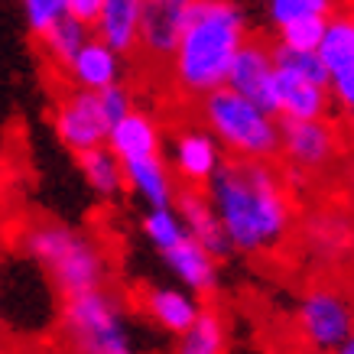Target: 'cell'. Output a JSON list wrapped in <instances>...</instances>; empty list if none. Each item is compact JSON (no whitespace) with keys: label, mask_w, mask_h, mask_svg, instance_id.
<instances>
[{"label":"cell","mask_w":354,"mask_h":354,"mask_svg":"<svg viewBox=\"0 0 354 354\" xmlns=\"http://www.w3.org/2000/svg\"><path fill=\"white\" fill-rule=\"evenodd\" d=\"M97 101H101V108H104V114H108L111 124H114L118 118H124V114L133 108V97H130V91L120 85V82L101 88V91H97Z\"/></svg>","instance_id":"obj_29"},{"label":"cell","mask_w":354,"mask_h":354,"mask_svg":"<svg viewBox=\"0 0 354 354\" xmlns=\"http://www.w3.org/2000/svg\"><path fill=\"white\" fill-rule=\"evenodd\" d=\"M143 234H147V241L162 254V250H169L172 244H179L189 231H185L176 205H160V208H150V212L143 215Z\"/></svg>","instance_id":"obj_24"},{"label":"cell","mask_w":354,"mask_h":354,"mask_svg":"<svg viewBox=\"0 0 354 354\" xmlns=\"http://www.w3.org/2000/svg\"><path fill=\"white\" fill-rule=\"evenodd\" d=\"M335 0H267V17L273 30L286 26L302 17H332Z\"/></svg>","instance_id":"obj_25"},{"label":"cell","mask_w":354,"mask_h":354,"mask_svg":"<svg viewBox=\"0 0 354 354\" xmlns=\"http://www.w3.org/2000/svg\"><path fill=\"white\" fill-rule=\"evenodd\" d=\"M325 20L328 17H302V20L286 23V26L277 30V43L290 46V49H309V53H315L319 43H322Z\"/></svg>","instance_id":"obj_26"},{"label":"cell","mask_w":354,"mask_h":354,"mask_svg":"<svg viewBox=\"0 0 354 354\" xmlns=\"http://www.w3.org/2000/svg\"><path fill=\"white\" fill-rule=\"evenodd\" d=\"M55 133L72 153L95 150L101 143H108L111 120L97 101V91H85V88H68L59 104H55Z\"/></svg>","instance_id":"obj_8"},{"label":"cell","mask_w":354,"mask_h":354,"mask_svg":"<svg viewBox=\"0 0 354 354\" xmlns=\"http://www.w3.org/2000/svg\"><path fill=\"white\" fill-rule=\"evenodd\" d=\"M225 162V150L205 127H183L169 143V169L185 189H205V183Z\"/></svg>","instance_id":"obj_10"},{"label":"cell","mask_w":354,"mask_h":354,"mask_svg":"<svg viewBox=\"0 0 354 354\" xmlns=\"http://www.w3.org/2000/svg\"><path fill=\"white\" fill-rule=\"evenodd\" d=\"M143 0H101V13L95 23V36L104 39L120 55H130L137 49V26Z\"/></svg>","instance_id":"obj_19"},{"label":"cell","mask_w":354,"mask_h":354,"mask_svg":"<svg viewBox=\"0 0 354 354\" xmlns=\"http://www.w3.org/2000/svg\"><path fill=\"white\" fill-rule=\"evenodd\" d=\"M140 309L160 325L162 332L179 335L195 322V315L202 312L198 296L189 290H176V286H150L140 292Z\"/></svg>","instance_id":"obj_17"},{"label":"cell","mask_w":354,"mask_h":354,"mask_svg":"<svg viewBox=\"0 0 354 354\" xmlns=\"http://www.w3.org/2000/svg\"><path fill=\"white\" fill-rule=\"evenodd\" d=\"M120 59H124V55H120L118 49H111L104 39L88 36L85 43H82V49L68 59V65H65L62 72H65V78H68L72 88L101 91V88L120 82V68H124Z\"/></svg>","instance_id":"obj_13"},{"label":"cell","mask_w":354,"mask_h":354,"mask_svg":"<svg viewBox=\"0 0 354 354\" xmlns=\"http://www.w3.org/2000/svg\"><path fill=\"white\" fill-rule=\"evenodd\" d=\"M296 338L312 354H332L354 332V292L342 283H315L292 312Z\"/></svg>","instance_id":"obj_6"},{"label":"cell","mask_w":354,"mask_h":354,"mask_svg":"<svg viewBox=\"0 0 354 354\" xmlns=\"http://www.w3.org/2000/svg\"><path fill=\"white\" fill-rule=\"evenodd\" d=\"M108 147L120 162L137 160V156H150V153L162 150V130L147 111L130 108L124 118H118L111 124Z\"/></svg>","instance_id":"obj_18"},{"label":"cell","mask_w":354,"mask_h":354,"mask_svg":"<svg viewBox=\"0 0 354 354\" xmlns=\"http://www.w3.org/2000/svg\"><path fill=\"white\" fill-rule=\"evenodd\" d=\"M124 183L147 208H160V205L176 202V176L169 169V160L162 153L150 156H137V160H124Z\"/></svg>","instance_id":"obj_16"},{"label":"cell","mask_w":354,"mask_h":354,"mask_svg":"<svg viewBox=\"0 0 354 354\" xmlns=\"http://www.w3.org/2000/svg\"><path fill=\"white\" fill-rule=\"evenodd\" d=\"M23 13L32 36H43L59 17H65V0H23Z\"/></svg>","instance_id":"obj_27"},{"label":"cell","mask_w":354,"mask_h":354,"mask_svg":"<svg viewBox=\"0 0 354 354\" xmlns=\"http://www.w3.org/2000/svg\"><path fill=\"white\" fill-rule=\"evenodd\" d=\"M315 53L328 68V75L344 65H354V13H332L325 20L322 43Z\"/></svg>","instance_id":"obj_22"},{"label":"cell","mask_w":354,"mask_h":354,"mask_svg":"<svg viewBox=\"0 0 354 354\" xmlns=\"http://www.w3.org/2000/svg\"><path fill=\"white\" fill-rule=\"evenodd\" d=\"M198 118L231 160H277L279 118L234 88L221 85L198 97Z\"/></svg>","instance_id":"obj_3"},{"label":"cell","mask_w":354,"mask_h":354,"mask_svg":"<svg viewBox=\"0 0 354 354\" xmlns=\"http://www.w3.org/2000/svg\"><path fill=\"white\" fill-rule=\"evenodd\" d=\"M332 354H354V332L348 335V338H344V342L338 344V348H335Z\"/></svg>","instance_id":"obj_32"},{"label":"cell","mask_w":354,"mask_h":354,"mask_svg":"<svg viewBox=\"0 0 354 354\" xmlns=\"http://www.w3.org/2000/svg\"><path fill=\"white\" fill-rule=\"evenodd\" d=\"M172 205H176V212H179V218H183L189 237H195L212 257L225 260L227 254H231L225 227H221V221H218L215 208H212V202H208L205 189H183V192H176V202Z\"/></svg>","instance_id":"obj_14"},{"label":"cell","mask_w":354,"mask_h":354,"mask_svg":"<svg viewBox=\"0 0 354 354\" xmlns=\"http://www.w3.org/2000/svg\"><path fill=\"white\" fill-rule=\"evenodd\" d=\"M344 176H348V192H351V198H354V143H351V150H348V166H344Z\"/></svg>","instance_id":"obj_31"},{"label":"cell","mask_w":354,"mask_h":354,"mask_svg":"<svg viewBox=\"0 0 354 354\" xmlns=\"http://www.w3.org/2000/svg\"><path fill=\"white\" fill-rule=\"evenodd\" d=\"M328 111H332V95L325 82H312L286 68L273 72V114L279 120L328 118Z\"/></svg>","instance_id":"obj_12"},{"label":"cell","mask_w":354,"mask_h":354,"mask_svg":"<svg viewBox=\"0 0 354 354\" xmlns=\"http://www.w3.org/2000/svg\"><path fill=\"white\" fill-rule=\"evenodd\" d=\"M328 95H332V104L354 118V65H344L328 75Z\"/></svg>","instance_id":"obj_28"},{"label":"cell","mask_w":354,"mask_h":354,"mask_svg":"<svg viewBox=\"0 0 354 354\" xmlns=\"http://www.w3.org/2000/svg\"><path fill=\"white\" fill-rule=\"evenodd\" d=\"M26 250L65 296L104 286L108 260L101 254V247L75 227L59 225V221L32 225L26 231Z\"/></svg>","instance_id":"obj_4"},{"label":"cell","mask_w":354,"mask_h":354,"mask_svg":"<svg viewBox=\"0 0 354 354\" xmlns=\"http://www.w3.org/2000/svg\"><path fill=\"white\" fill-rule=\"evenodd\" d=\"M62 335L72 354H140L127 309L108 286L65 296Z\"/></svg>","instance_id":"obj_5"},{"label":"cell","mask_w":354,"mask_h":354,"mask_svg":"<svg viewBox=\"0 0 354 354\" xmlns=\"http://www.w3.org/2000/svg\"><path fill=\"white\" fill-rule=\"evenodd\" d=\"M88 36H91V30H88L85 23L72 20V17L65 13V17H59V20L43 32V36H36V39H39V46H43L46 59H49L53 65H59V68H65L68 59L82 49V43H85Z\"/></svg>","instance_id":"obj_23"},{"label":"cell","mask_w":354,"mask_h":354,"mask_svg":"<svg viewBox=\"0 0 354 354\" xmlns=\"http://www.w3.org/2000/svg\"><path fill=\"white\" fill-rule=\"evenodd\" d=\"M273 72H277L273 43H263L257 36H247L244 46L237 49L231 68H227L225 85L234 88L237 95H244L273 111Z\"/></svg>","instance_id":"obj_11"},{"label":"cell","mask_w":354,"mask_h":354,"mask_svg":"<svg viewBox=\"0 0 354 354\" xmlns=\"http://www.w3.org/2000/svg\"><path fill=\"white\" fill-rule=\"evenodd\" d=\"M162 260L172 277L179 279V286H185L195 296H212L218 290V260L195 237L185 234L179 244L162 250Z\"/></svg>","instance_id":"obj_15"},{"label":"cell","mask_w":354,"mask_h":354,"mask_svg":"<svg viewBox=\"0 0 354 354\" xmlns=\"http://www.w3.org/2000/svg\"><path fill=\"white\" fill-rule=\"evenodd\" d=\"M172 354H227V325L218 309H205L195 315V322L179 332Z\"/></svg>","instance_id":"obj_21"},{"label":"cell","mask_w":354,"mask_h":354,"mask_svg":"<svg viewBox=\"0 0 354 354\" xmlns=\"http://www.w3.org/2000/svg\"><path fill=\"white\" fill-rule=\"evenodd\" d=\"M205 195L237 254L263 257L290 241L296 227V205L286 176L273 160H231L205 183Z\"/></svg>","instance_id":"obj_1"},{"label":"cell","mask_w":354,"mask_h":354,"mask_svg":"<svg viewBox=\"0 0 354 354\" xmlns=\"http://www.w3.org/2000/svg\"><path fill=\"white\" fill-rule=\"evenodd\" d=\"M78 156V169L85 176L88 189L97 195V198H104V202H114L127 183H124V162L111 153L108 143H101L95 150H85V153H75Z\"/></svg>","instance_id":"obj_20"},{"label":"cell","mask_w":354,"mask_h":354,"mask_svg":"<svg viewBox=\"0 0 354 354\" xmlns=\"http://www.w3.org/2000/svg\"><path fill=\"white\" fill-rule=\"evenodd\" d=\"M247 36L250 23L237 0H192L185 30L176 53L169 55L176 91L185 97H202L221 88Z\"/></svg>","instance_id":"obj_2"},{"label":"cell","mask_w":354,"mask_h":354,"mask_svg":"<svg viewBox=\"0 0 354 354\" xmlns=\"http://www.w3.org/2000/svg\"><path fill=\"white\" fill-rule=\"evenodd\" d=\"M342 130L328 118L279 120V153L286 179H315L342 160Z\"/></svg>","instance_id":"obj_7"},{"label":"cell","mask_w":354,"mask_h":354,"mask_svg":"<svg viewBox=\"0 0 354 354\" xmlns=\"http://www.w3.org/2000/svg\"><path fill=\"white\" fill-rule=\"evenodd\" d=\"M192 0H143L137 26V49L153 62H169L185 30Z\"/></svg>","instance_id":"obj_9"},{"label":"cell","mask_w":354,"mask_h":354,"mask_svg":"<svg viewBox=\"0 0 354 354\" xmlns=\"http://www.w3.org/2000/svg\"><path fill=\"white\" fill-rule=\"evenodd\" d=\"M65 13H68L72 20L85 23L88 30H95L97 13H101V0H65Z\"/></svg>","instance_id":"obj_30"}]
</instances>
